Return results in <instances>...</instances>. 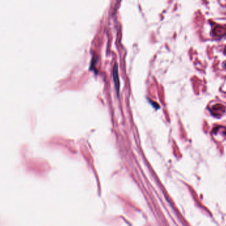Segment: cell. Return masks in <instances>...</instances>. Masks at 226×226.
<instances>
[{"label": "cell", "mask_w": 226, "mask_h": 226, "mask_svg": "<svg viewBox=\"0 0 226 226\" xmlns=\"http://www.w3.org/2000/svg\"><path fill=\"white\" fill-rule=\"evenodd\" d=\"M113 78H114V82L115 84V88L116 89L117 94L119 95V90H120V82H119V77H118V66L116 63L114 64L113 67Z\"/></svg>", "instance_id": "obj_1"}]
</instances>
